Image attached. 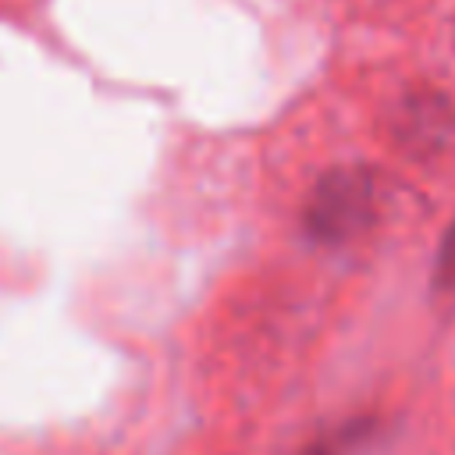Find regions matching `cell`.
Returning <instances> with one entry per match:
<instances>
[{"mask_svg":"<svg viewBox=\"0 0 455 455\" xmlns=\"http://www.w3.org/2000/svg\"><path fill=\"white\" fill-rule=\"evenodd\" d=\"M373 210H377L373 174L359 171V167H345V171H331L316 181V188L302 210V228L313 242L341 245L370 228Z\"/></svg>","mask_w":455,"mask_h":455,"instance_id":"obj_1","label":"cell"},{"mask_svg":"<svg viewBox=\"0 0 455 455\" xmlns=\"http://www.w3.org/2000/svg\"><path fill=\"white\" fill-rule=\"evenodd\" d=\"M366 427H370V423H355V427H348L345 434H338V437H327V441L313 444L306 455H341V451H345L352 441H359V437L366 434Z\"/></svg>","mask_w":455,"mask_h":455,"instance_id":"obj_2","label":"cell"},{"mask_svg":"<svg viewBox=\"0 0 455 455\" xmlns=\"http://www.w3.org/2000/svg\"><path fill=\"white\" fill-rule=\"evenodd\" d=\"M441 284L444 288H455V224L441 245Z\"/></svg>","mask_w":455,"mask_h":455,"instance_id":"obj_3","label":"cell"}]
</instances>
